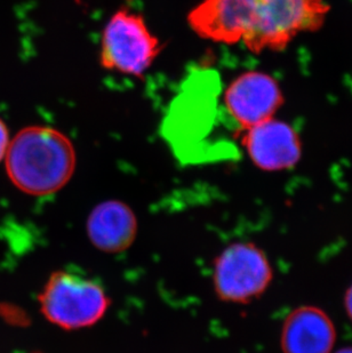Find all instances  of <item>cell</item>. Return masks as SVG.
Masks as SVG:
<instances>
[{
	"instance_id": "cell-2",
	"label": "cell",
	"mask_w": 352,
	"mask_h": 353,
	"mask_svg": "<svg viewBox=\"0 0 352 353\" xmlns=\"http://www.w3.org/2000/svg\"><path fill=\"white\" fill-rule=\"evenodd\" d=\"M5 161L17 189L32 196H48L72 179L76 150L70 139L53 127H26L10 140Z\"/></svg>"
},
{
	"instance_id": "cell-4",
	"label": "cell",
	"mask_w": 352,
	"mask_h": 353,
	"mask_svg": "<svg viewBox=\"0 0 352 353\" xmlns=\"http://www.w3.org/2000/svg\"><path fill=\"white\" fill-rule=\"evenodd\" d=\"M275 270L268 254L249 241L226 246L216 257L213 286L223 302L248 304L269 290Z\"/></svg>"
},
{
	"instance_id": "cell-1",
	"label": "cell",
	"mask_w": 352,
	"mask_h": 353,
	"mask_svg": "<svg viewBox=\"0 0 352 353\" xmlns=\"http://www.w3.org/2000/svg\"><path fill=\"white\" fill-rule=\"evenodd\" d=\"M329 12L326 0H203L188 23L204 39L242 43L260 54L284 50L300 34L318 30Z\"/></svg>"
},
{
	"instance_id": "cell-12",
	"label": "cell",
	"mask_w": 352,
	"mask_h": 353,
	"mask_svg": "<svg viewBox=\"0 0 352 353\" xmlns=\"http://www.w3.org/2000/svg\"><path fill=\"white\" fill-rule=\"evenodd\" d=\"M332 353H352V345H344V347H339L333 351Z\"/></svg>"
},
{
	"instance_id": "cell-11",
	"label": "cell",
	"mask_w": 352,
	"mask_h": 353,
	"mask_svg": "<svg viewBox=\"0 0 352 353\" xmlns=\"http://www.w3.org/2000/svg\"><path fill=\"white\" fill-rule=\"evenodd\" d=\"M343 307H344L346 318L352 325V281L343 295Z\"/></svg>"
},
{
	"instance_id": "cell-9",
	"label": "cell",
	"mask_w": 352,
	"mask_h": 353,
	"mask_svg": "<svg viewBox=\"0 0 352 353\" xmlns=\"http://www.w3.org/2000/svg\"><path fill=\"white\" fill-rule=\"evenodd\" d=\"M137 215L127 203L109 199L94 207L86 222L87 236L97 250L118 254L132 246L137 236Z\"/></svg>"
},
{
	"instance_id": "cell-7",
	"label": "cell",
	"mask_w": 352,
	"mask_h": 353,
	"mask_svg": "<svg viewBox=\"0 0 352 353\" xmlns=\"http://www.w3.org/2000/svg\"><path fill=\"white\" fill-rule=\"evenodd\" d=\"M224 102L240 130L275 118L284 95L275 78L261 71H248L230 83Z\"/></svg>"
},
{
	"instance_id": "cell-5",
	"label": "cell",
	"mask_w": 352,
	"mask_h": 353,
	"mask_svg": "<svg viewBox=\"0 0 352 353\" xmlns=\"http://www.w3.org/2000/svg\"><path fill=\"white\" fill-rule=\"evenodd\" d=\"M159 40L143 17L130 10L110 17L101 39L100 62L106 70L141 77L159 55Z\"/></svg>"
},
{
	"instance_id": "cell-6",
	"label": "cell",
	"mask_w": 352,
	"mask_h": 353,
	"mask_svg": "<svg viewBox=\"0 0 352 353\" xmlns=\"http://www.w3.org/2000/svg\"><path fill=\"white\" fill-rule=\"evenodd\" d=\"M242 145L253 165L262 172L292 170L302 158V142L289 123L271 118L239 130Z\"/></svg>"
},
{
	"instance_id": "cell-8",
	"label": "cell",
	"mask_w": 352,
	"mask_h": 353,
	"mask_svg": "<svg viewBox=\"0 0 352 353\" xmlns=\"http://www.w3.org/2000/svg\"><path fill=\"white\" fill-rule=\"evenodd\" d=\"M338 330L332 316L316 305H301L286 316L280 328L282 353H332Z\"/></svg>"
},
{
	"instance_id": "cell-10",
	"label": "cell",
	"mask_w": 352,
	"mask_h": 353,
	"mask_svg": "<svg viewBox=\"0 0 352 353\" xmlns=\"http://www.w3.org/2000/svg\"><path fill=\"white\" fill-rule=\"evenodd\" d=\"M10 142V133H8L7 126L3 120L0 119V161L6 157Z\"/></svg>"
},
{
	"instance_id": "cell-3",
	"label": "cell",
	"mask_w": 352,
	"mask_h": 353,
	"mask_svg": "<svg viewBox=\"0 0 352 353\" xmlns=\"http://www.w3.org/2000/svg\"><path fill=\"white\" fill-rule=\"evenodd\" d=\"M38 301L43 316L66 330L97 325L110 307V297L102 283L71 270L50 274Z\"/></svg>"
}]
</instances>
